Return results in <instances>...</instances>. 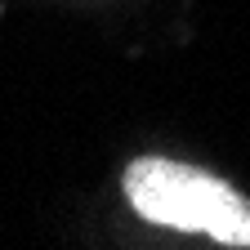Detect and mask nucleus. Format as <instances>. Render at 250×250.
Wrapping results in <instances>:
<instances>
[{
    "label": "nucleus",
    "instance_id": "f257e3e1",
    "mask_svg": "<svg viewBox=\"0 0 250 250\" xmlns=\"http://www.w3.org/2000/svg\"><path fill=\"white\" fill-rule=\"evenodd\" d=\"M125 197L134 214L161 228L206 232L219 246L250 250V197L210 170L166 161V156H139L125 166Z\"/></svg>",
    "mask_w": 250,
    "mask_h": 250
}]
</instances>
